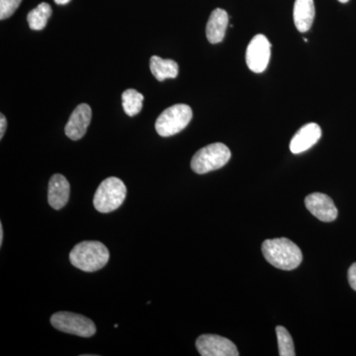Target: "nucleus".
Wrapping results in <instances>:
<instances>
[{
	"instance_id": "f257e3e1",
	"label": "nucleus",
	"mask_w": 356,
	"mask_h": 356,
	"mask_svg": "<svg viewBox=\"0 0 356 356\" xmlns=\"http://www.w3.org/2000/svg\"><path fill=\"white\" fill-rule=\"evenodd\" d=\"M262 254L271 266L282 270H293L301 264L303 259L301 250L286 238L264 241Z\"/></svg>"
},
{
	"instance_id": "f03ea898",
	"label": "nucleus",
	"mask_w": 356,
	"mask_h": 356,
	"mask_svg": "<svg viewBox=\"0 0 356 356\" xmlns=\"http://www.w3.org/2000/svg\"><path fill=\"white\" fill-rule=\"evenodd\" d=\"M109 250L102 243L86 241L77 243L70 254V261L84 273H95L106 266Z\"/></svg>"
},
{
	"instance_id": "7ed1b4c3",
	"label": "nucleus",
	"mask_w": 356,
	"mask_h": 356,
	"mask_svg": "<svg viewBox=\"0 0 356 356\" xmlns=\"http://www.w3.org/2000/svg\"><path fill=\"white\" fill-rule=\"evenodd\" d=\"M231 151L222 143L208 145L199 149L191 161V168L198 175H205L213 170H220L229 163Z\"/></svg>"
},
{
	"instance_id": "20e7f679",
	"label": "nucleus",
	"mask_w": 356,
	"mask_h": 356,
	"mask_svg": "<svg viewBox=\"0 0 356 356\" xmlns=\"http://www.w3.org/2000/svg\"><path fill=\"white\" fill-rule=\"evenodd\" d=\"M127 188L121 179L108 177L103 180L93 198V205L100 213H109L118 209L123 204Z\"/></svg>"
},
{
	"instance_id": "39448f33",
	"label": "nucleus",
	"mask_w": 356,
	"mask_h": 356,
	"mask_svg": "<svg viewBox=\"0 0 356 356\" xmlns=\"http://www.w3.org/2000/svg\"><path fill=\"white\" fill-rule=\"evenodd\" d=\"M192 109L186 104H175L168 107L156 122V130L161 137H172L181 132L191 123Z\"/></svg>"
},
{
	"instance_id": "423d86ee",
	"label": "nucleus",
	"mask_w": 356,
	"mask_h": 356,
	"mask_svg": "<svg viewBox=\"0 0 356 356\" xmlns=\"http://www.w3.org/2000/svg\"><path fill=\"white\" fill-rule=\"evenodd\" d=\"M51 324L58 331L81 337L95 336L96 327L90 318L72 312H58L51 318Z\"/></svg>"
},
{
	"instance_id": "0eeeda50",
	"label": "nucleus",
	"mask_w": 356,
	"mask_h": 356,
	"mask_svg": "<svg viewBox=\"0 0 356 356\" xmlns=\"http://www.w3.org/2000/svg\"><path fill=\"white\" fill-rule=\"evenodd\" d=\"M271 44L264 35H255L245 53V62L252 72L261 74L266 70L270 60Z\"/></svg>"
},
{
	"instance_id": "6e6552de",
	"label": "nucleus",
	"mask_w": 356,
	"mask_h": 356,
	"mask_svg": "<svg viewBox=\"0 0 356 356\" xmlns=\"http://www.w3.org/2000/svg\"><path fill=\"white\" fill-rule=\"evenodd\" d=\"M196 348L202 356H238L236 344L226 337L202 334L196 341Z\"/></svg>"
},
{
	"instance_id": "1a4fd4ad",
	"label": "nucleus",
	"mask_w": 356,
	"mask_h": 356,
	"mask_svg": "<svg viewBox=\"0 0 356 356\" xmlns=\"http://www.w3.org/2000/svg\"><path fill=\"white\" fill-rule=\"evenodd\" d=\"M307 209L320 221L330 222L337 219L339 212L334 201L323 193H312L305 198Z\"/></svg>"
},
{
	"instance_id": "9d476101",
	"label": "nucleus",
	"mask_w": 356,
	"mask_h": 356,
	"mask_svg": "<svg viewBox=\"0 0 356 356\" xmlns=\"http://www.w3.org/2000/svg\"><path fill=\"white\" fill-rule=\"evenodd\" d=\"M91 118L92 112L90 106L86 103H81L70 115L65 128V135L72 140H81L88 131Z\"/></svg>"
},
{
	"instance_id": "9b49d317",
	"label": "nucleus",
	"mask_w": 356,
	"mask_h": 356,
	"mask_svg": "<svg viewBox=\"0 0 356 356\" xmlns=\"http://www.w3.org/2000/svg\"><path fill=\"white\" fill-rule=\"evenodd\" d=\"M322 137V129L316 123H309L300 128L290 142L292 154H299L315 146Z\"/></svg>"
},
{
	"instance_id": "f8f14e48",
	"label": "nucleus",
	"mask_w": 356,
	"mask_h": 356,
	"mask_svg": "<svg viewBox=\"0 0 356 356\" xmlns=\"http://www.w3.org/2000/svg\"><path fill=\"white\" fill-rule=\"evenodd\" d=\"M70 186L67 178L62 175H54L49 182L48 201L51 208L60 210L67 205Z\"/></svg>"
},
{
	"instance_id": "ddd939ff",
	"label": "nucleus",
	"mask_w": 356,
	"mask_h": 356,
	"mask_svg": "<svg viewBox=\"0 0 356 356\" xmlns=\"http://www.w3.org/2000/svg\"><path fill=\"white\" fill-rule=\"evenodd\" d=\"M229 24V15L226 10L216 8L211 13L207 26H206V36L211 44L221 43L226 35L227 27Z\"/></svg>"
},
{
	"instance_id": "4468645a",
	"label": "nucleus",
	"mask_w": 356,
	"mask_h": 356,
	"mask_svg": "<svg viewBox=\"0 0 356 356\" xmlns=\"http://www.w3.org/2000/svg\"><path fill=\"white\" fill-rule=\"evenodd\" d=\"M314 0H296L293 9V19L297 30L305 33L310 30L315 19Z\"/></svg>"
},
{
	"instance_id": "2eb2a0df",
	"label": "nucleus",
	"mask_w": 356,
	"mask_h": 356,
	"mask_svg": "<svg viewBox=\"0 0 356 356\" xmlns=\"http://www.w3.org/2000/svg\"><path fill=\"white\" fill-rule=\"evenodd\" d=\"M149 69L153 76L159 81H163L168 79H175L178 76L179 67L177 62L172 60L153 56L149 60Z\"/></svg>"
},
{
	"instance_id": "dca6fc26",
	"label": "nucleus",
	"mask_w": 356,
	"mask_h": 356,
	"mask_svg": "<svg viewBox=\"0 0 356 356\" xmlns=\"http://www.w3.org/2000/svg\"><path fill=\"white\" fill-rule=\"evenodd\" d=\"M51 13L53 11H51L50 4L42 2L36 8L28 13V24L32 30H36V31L43 30L48 23L49 18L51 17Z\"/></svg>"
},
{
	"instance_id": "f3484780",
	"label": "nucleus",
	"mask_w": 356,
	"mask_h": 356,
	"mask_svg": "<svg viewBox=\"0 0 356 356\" xmlns=\"http://www.w3.org/2000/svg\"><path fill=\"white\" fill-rule=\"evenodd\" d=\"M122 102H123V108L125 113L128 116H136V115L140 113L143 108L144 95L136 89H127L122 95Z\"/></svg>"
},
{
	"instance_id": "a211bd4d",
	"label": "nucleus",
	"mask_w": 356,
	"mask_h": 356,
	"mask_svg": "<svg viewBox=\"0 0 356 356\" xmlns=\"http://www.w3.org/2000/svg\"><path fill=\"white\" fill-rule=\"evenodd\" d=\"M276 336H277L280 356H294L296 355L292 337L284 327L278 325L276 327Z\"/></svg>"
},
{
	"instance_id": "6ab92c4d",
	"label": "nucleus",
	"mask_w": 356,
	"mask_h": 356,
	"mask_svg": "<svg viewBox=\"0 0 356 356\" xmlns=\"http://www.w3.org/2000/svg\"><path fill=\"white\" fill-rule=\"evenodd\" d=\"M21 2L22 0H0V19H7L13 16Z\"/></svg>"
},
{
	"instance_id": "aec40b11",
	"label": "nucleus",
	"mask_w": 356,
	"mask_h": 356,
	"mask_svg": "<svg viewBox=\"0 0 356 356\" xmlns=\"http://www.w3.org/2000/svg\"><path fill=\"white\" fill-rule=\"evenodd\" d=\"M348 277L350 287L356 291V262L348 269Z\"/></svg>"
},
{
	"instance_id": "412c9836",
	"label": "nucleus",
	"mask_w": 356,
	"mask_h": 356,
	"mask_svg": "<svg viewBox=\"0 0 356 356\" xmlns=\"http://www.w3.org/2000/svg\"><path fill=\"white\" fill-rule=\"evenodd\" d=\"M7 128V121L3 114H0V139L3 138Z\"/></svg>"
},
{
	"instance_id": "4be33fe9",
	"label": "nucleus",
	"mask_w": 356,
	"mask_h": 356,
	"mask_svg": "<svg viewBox=\"0 0 356 356\" xmlns=\"http://www.w3.org/2000/svg\"><path fill=\"white\" fill-rule=\"evenodd\" d=\"M2 243H3V226L0 222V245H2Z\"/></svg>"
},
{
	"instance_id": "5701e85b",
	"label": "nucleus",
	"mask_w": 356,
	"mask_h": 356,
	"mask_svg": "<svg viewBox=\"0 0 356 356\" xmlns=\"http://www.w3.org/2000/svg\"><path fill=\"white\" fill-rule=\"evenodd\" d=\"M70 0H55L56 3L60 4V6H65V4L69 3Z\"/></svg>"
},
{
	"instance_id": "b1692460",
	"label": "nucleus",
	"mask_w": 356,
	"mask_h": 356,
	"mask_svg": "<svg viewBox=\"0 0 356 356\" xmlns=\"http://www.w3.org/2000/svg\"><path fill=\"white\" fill-rule=\"evenodd\" d=\"M339 2H341V3H346V2L350 1V0H339Z\"/></svg>"
}]
</instances>
